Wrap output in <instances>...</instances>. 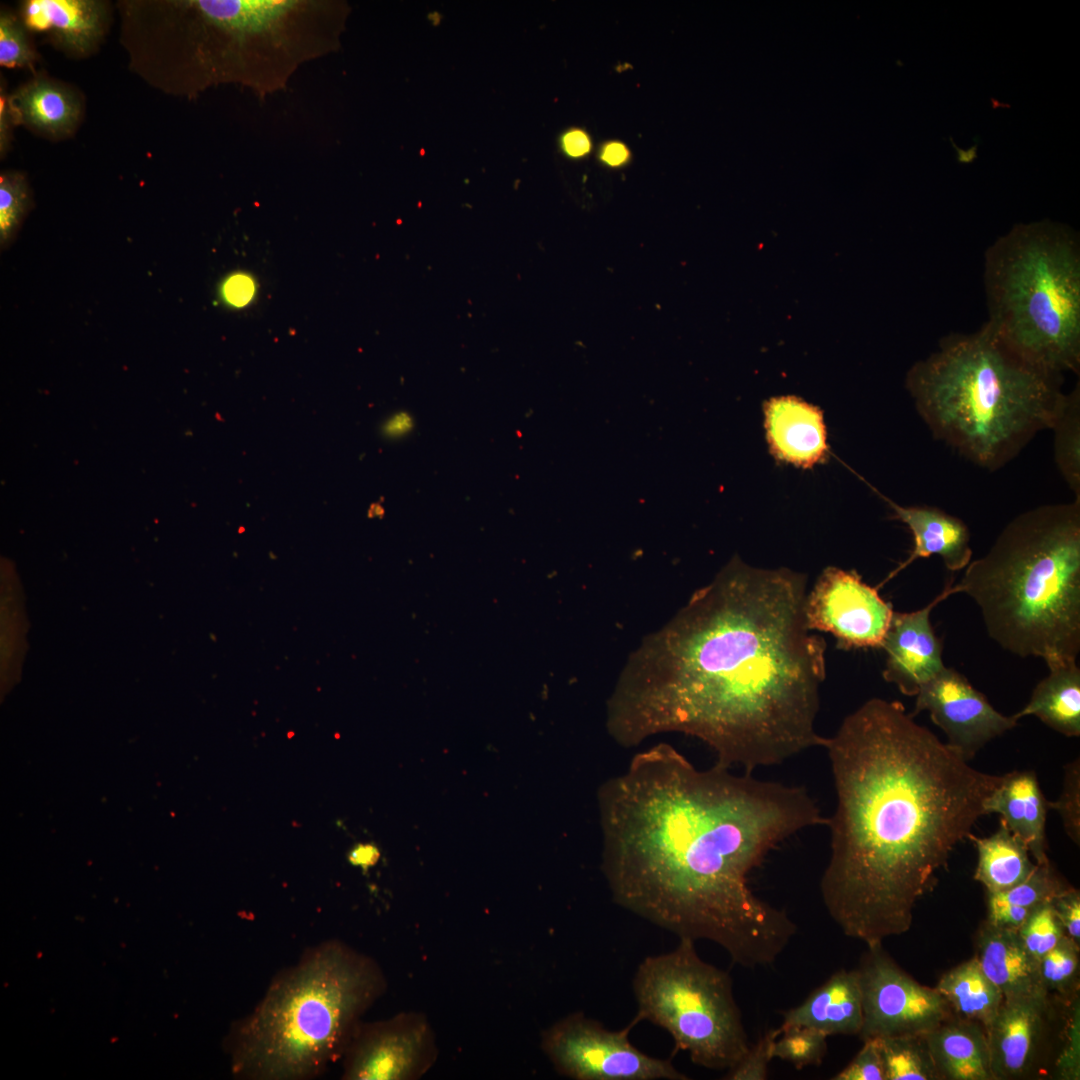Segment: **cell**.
<instances>
[{
    "mask_svg": "<svg viewBox=\"0 0 1080 1080\" xmlns=\"http://www.w3.org/2000/svg\"><path fill=\"white\" fill-rule=\"evenodd\" d=\"M696 768L668 743L638 752L597 791L601 871L613 901L745 968L771 965L796 933L750 873L781 842L827 825L801 786Z\"/></svg>",
    "mask_w": 1080,
    "mask_h": 1080,
    "instance_id": "6da1fadb",
    "label": "cell"
},
{
    "mask_svg": "<svg viewBox=\"0 0 1080 1080\" xmlns=\"http://www.w3.org/2000/svg\"><path fill=\"white\" fill-rule=\"evenodd\" d=\"M806 596L805 575L734 556L630 656L608 699L609 735L629 748L682 733L747 773L823 747L826 643L807 626Z\"/></svg>",
    "mask_w": 1080,
    "mask_h": 1080,
    "instance_id": "7a4b0ae2",
    "label": "cell"
},
{
    "mask_svg": "<svg viewBox=\"0 0 1080 1080\" xmlns=\"http://www.w3.org/2000/svg\"><path fill=\"white\" fill-rule=\"evenodd\" d=\"M836 808L820 881L841 931L867 946L907 932L1002 776L972 767L899 701L871 698L825 739Z\"/></svg>",
    "mask_w": 1080,
    "mask_h": 1080,
    "instance_id": "3957f363",
    "label": "cell"
},
{
    "mask_svg": "<svg viewBox=\"0 0 1080 1080\" xmlns=\"http://www.w3.org/2000/svg\"><path fill=\"white\" fill-rule=\"evenodd\" d=\"M131 69L165 93L239 85L259 98L340 45L335 0H157L118 4Z\"/></svg>",
    "mask_w": 1080,
    "mask_h": 1080,
    "instance_id": "277c9868",
    "label": "cell"
},
{
    "mask_svg": "<svg viewBox=\"0 0 1080 1080\" xmlns=\"http://www.w3.org/2000/svg\"><path fill=\"white\" fill-rule=\"evenodd\" d=\"M1062 376L1030 364L986 322L943 337L905 383L935 439L995 471L1051 429L1066 395Z\"/></svg>",
    "mask_w": 1080,
    "mask_h": 1080,
    "instance_id": "5b68a950",
    "label": "cell"
},
{
    "mask_svg": "<svg viewBox=\"0 0 1080 1080\" xmlns=\"http://www.w3.org/2000/svg\"><path fill=\"white\" fill-rule=\"evenodd\" d=\"M980 609L988 636L1022 658L1080 652V501L1014 517L956 583Z\"/></svg>",
    "mask_w": 1080,
    "mask_h": 1080,
    "instance_id": "8992f818",
    "label": "cell"
},
{
    "mask_svg": "<svg viewBox=\"0 0 1080 1080\" xmlns=\"http://www.w3.org/2000/svg\"><path fill=\"white\" fill-rule=\"evenodd\" d=\"M378 964L339 941L308 951L281 973L233 1036L244 1078L303 1080L343 1056L363 1013L384 993Z\"/></svg>",
    "mask_w": 1080,
    "mask_h": 1080,
    "instance_id": "52a82bcc",
    "label": "cell"
},
{
    "mask_svg": "<svg viewBox=\"0 0 1080 1080\" xmlns=\"http://www.w3.org/2000/svg\"><path fill=\"white\" fill-rule=\"evenodd\" d=\"M984 287L996 334L1050 373L1080 369V240L1050 220L1016 224L985 252Z\"/></svg>",
    "mask_w": 1080,
    "mask_h": 1080,
    "instance_id": "ba28073f",
    "label": "cell"
},
{
    "mask_svg": "<svg viewBox=\"0 0 1080 1080\" xmlns=\"http://www.w3.org/2000/svg\"><path fill=\"white\" fill-rule=\"evenodd\" d=\"M633 1018L667 1031L676 1051L711 1070H729L750 1043L727 972L702 960L695 941L680 938L670 952L647 956L632 981Z\"/></svg>",
    "mask_w": 1080,
    "mask_h": 1080,
    "instance_id": "9c48e42d",
    "label": "cell"
},
{
    "mask_svg": "<svg viewBox=\"0 0 1080 1080\" xmlns=\"http://www.w3.org/2000/svg\"><path fill=\"white\" fill-rule=\"evenodd\" d=\"M638 1024L611 1031L583 1012L556 1021L541 1037L554 1069L574 1080H687L669 1059L649 1056L629 1040Z\"/></svg>",
    "mask_w": 1080,
    "mask_h": 1080,
    "instance_id": "30bf717a",
    "label": "cell"
},
{
    "mask_svg": "<svg viewBox=\"0 0 1080 1080\" xmlns=\"http://www.w3.org/2000/svg\"><path fill=\"white\" fill-rule=\"evenodd\" d=\"M863 1023L858 1036L871 1038L925 1035L953 1013L935 988L919 984L883 950L868 946L860 968Z\"/></svg>",
    "mask_w": 1080,
    "mask_h": 1080,
    "instance_id": "8fae6325",
    "label": "cell"
},
{
    "mask_svg": "<svg viewBox=\"0 0 1080 1080\" xmlns=\"http://www.w3.org/2000/svg\"><path fill=\"white\" fill-rule=\"evenodd\" d=\"M438 1048L422 1013L359 1023L343 1054L346 1080H416L434 1065Z\"/></svg>",
    "mask_w": 1080,
    "mask_h": 1080,
    "instance_id": "7c38bea8",
    "label": "cell"
},
{
    "mask_svg": "<svg viewBox=\"0 0 1080 1080\" xmlns=\"http://www.w3.org/2000/svg\"><path fill=\"white\" fill-rule=\"evenodd\" d=\"M891 603L855 571L825 568L806 596L808 628L832 634L841 649L881 648L893 615Z\"/></svg>",
    "mask_w": 1080,
    "mask_h": 1080,
    "instance_id": "4fadbf2b",
    "label": "cell"
},
{
    "mask_svg": "<svg viewBox=\"0 0 1080 1080\" xmlns=\"http://www.w3.org/2000/svg\"><path fill=\"white\" fill-rule=\"evenodd\" d=\"M911 715L927 711L946 735L947 744L970 761L988 742L1017 726L1018 720L997 711L986 696L953 668L945 667L915 696Z\"/></svg>",
    "mask_w": 1080,
    "mask_h": 1080,
    "instance_id": "5bb4252c",
    "label": "cell"
},
{
    "mask_svg": "<svg viewBox=\"0 0 1080 1080\" xmlns=\"http://www.w3.org/2000/svg\"><path fill=\"white\" fill-rule=\"evenodd\" d=\"M959 593L952 579L925 607L912 612H893L881 648L886 652L883 678L906 696H916L921 687L946 666L942 642L936 636L930 614L949 596Z\"/></svg>",
    "mask_w": 1080,
    "mask_h": 1080,
    "instance_id": "9a60e30c",
    "label": "cell"
},
{
    "mask_svg": "<svg viewBox=\"0 0 1080 1080\" xmlns=\"http://www.w3.org/2000/svg\"><path fill=\"white\" fill-rule=\"evenodd\" d=\"M19 16L27 30L46 33L74 57L94 52L111 20L109 4L97 0H27Z\"/></svg>",
    "mask_w": 1080,
    "mask_h": 1080,
    "instance_id": "2e32d148",
    "label": "cell"
},
{
    "mask_svg": "<svg viewBox=\"0 0 1080 1080\" xmlns=\"http://www.w3.org/2000/svg\"><path fill=\"white\" fill-rule=\"evenodd\" d=\"M763 411L769 451L777 461L802 468L826 461L829 446L819 407L789 395L768 399Z\"/></svg>",
    "mask_w": 1080,
    "mask_h": 1080,
    "instance_id": "e0dca14e",
    "label": "cell"
},
{
    "mask_svg": "<svg viewBox=\"0 0 1080 1080\" xmlns=\"http://www.w3.org/2000/svg\"><path fill=\"white\" fill-rule=\"evenodd\" d=\"M1048 1006L1049 999L1003 1000L985 1030L994 1080L1020 1078L1030 1069Z\"/></svg>",
    "mask_w": 1080,
    "mask_h": 1080,
    "instance_id": "ac0fdd59",
    "label": "cell"
},
{
    "mask_svg": "<svg viewBox=\"0 0 1080 1080\" xmlns=\"http://www.w3.org/2000/svg\"><path fill=\"white\" fill-rule=\"evenodd\" d=\"M974 957L1004 1001L1049 999L1041 980L1039 961L1027 952L1016 931L986 920L976 936Z\"/></svg>",
    "mask_w": 1080,
    "mask_h": 1080,
    "instance_id": "d6986e66",
    "label": "cell"
},
{
    "mask_svg": "<svg viewBox=\"0 0 1080 1080\" xmlns=\"http://www.w3.org/2000/svg\"><path fill=\"white\" fill-rule=\"evenodd\" d=\"M887 502L894 518L903 522L913 536V549L877 588L920 558L938 555L950 571L965 569L972 560L970 532L960 518L931 506H902L878 493Z\"/></svg>",
    "mask_w": 1080,
    "mask_h": 1080,
    "instance_id": "ffe728a7",
    "label": "cell"
},
{
    "mask_svg": "<svg viewBox=\"0 0 1080 1080\" xmlns=\"http://www.w3.org/2000/svg\"><path fill=\"white\" fill-rule=\"evenodd\" d=\"M1048 809L1035 772L1028 770L1003 775L984 802L985 814H999L1038 864L1049 862L1045 830Z\"/></svg>",
    "mask_w": 1080,
    "mask_h": 1080,
    "instance_id": "44dd1931",
    "label": "cell"
},
{
    "mask_svg": "<svg viewBox=\"0 0 1080 1080\" xmlns=\"http://www.w3.org/2000/svg\"><path fill=\"white\" fill-rule=\"evenodd\" d=\"M863 1023L862 989L857 969H841L799 1005L783 1013L781 1027L807 1026L829 1036L858 1035Z\"/></svg>",
    "mask_w": 1080,
    "mask_h": 1080,
    "instance_id": "7402d4cb",
    "label": "cell"
},
{
    "mask_svg": "<svg viewBox=\"0 0 1080 1080\" xmlns=\"http://www.w3.org/2000/svg\"><path fill=\"white\" fill-rule=\"evenodd\" d=\"M941 1079L994 1080L985 1029L955 1017L925 1034Z\"/></svg>",
    "mask_w": 1080,
    "mask_h": 1080,
    "instance_id": "603a6c76",
    "label": "cell"
},
{
    "mask_svg": "<svg viewBox=\"0 0 1080 1080\" xmlns=\"http://www.w3.org/2000/svg\"><path fill=\"white\" fill-rule=\"evenodd\" d=\"M1049 673L1034 688L1029 702L1012 715L1019 721L1036 716L1066 737L1080 736V669L1075 657L1044 660Z\"/></svg>",
    "mask_w": 1080,
    "mask_h": 1080,
    "instance_id": "cb8c5ba5",
    "label": "cell"
},
{
    "mask_svg": "<svg viewBox=\"0 0 1080 1080\" xmlns=\"http://www.w3.org/2000/svg\"><path fill=\"white\" fill-rule=\"evenodd\" d=\"M14 123L50 137L73 132L81 116V103L68 87L42 76L19 87L8 97Z\"/></svg>",
    "mask_w": 1080,
    "mask_h": 1080,
    "instance_id": "d4e9b609",
    "label": "cell"
},
{
    "mask_svg": "<svg viewBox=\"0 0 1080 1080\" xmlns=\"http://www.w3.org/2000/svg\"><path fill=\"white\" fill-rule=\"evenodd\" d=\"M977 850L978 861L974 879L988 894L1008 890L1024 881L1037 863L1030 858L1025 843L1000 820L998 829L990 836H968Z\"/></svg>",
    "mask_w": 1080,
    "mask_h": 1080,
    "instance_id": "484cf974",
    "label": "cell"
},
{
    "mask_svg": "<svg viewBox=\"0 0 1080 1080\" xmlns=\"http://www.w3.org/2000/svg\"><path fill=\"white\" fill-rule=\"evenodd\" d=\"M935 989L955 1018L977 1023L985 1030L1003 1002L1000 990L985 975L975 957L945 973Z\"/></svg>",
    "mask_w": 1080,
    "mask_h": 1080,
    "instance_id": "4316f807",
    "label": "cell"
},
{
    "mask_svg": "<svg viewBox=\"0 0 1080 1080\" xmlns=\"http://www.w3.org/2000/svg\"><path fill=\"white\" fill-rule=\"evenodd\" d=\"M1051 430L1056 466L1075 499L1080 501V386L1066 393Z\"/></svg>",
    "mask_w": 1080,
    "mask_h": 1080,
    "instance_id": "83f0119b",
    "label": "cell"
},
{
    "mask_svg": "<svg viewBox=\"0 0 1080 1080\" xmlns=\"http://www.w3.org/2000/svg\"><path fill=\"white\" fill-rule=\"evenodd\" d=\"M886 1080H939L925 1035L878 1038Z\"/></svg>",
    "mask_w": 1080,
    "mask_h": 1080,
    "instance_id": "f1b7e54d",
    "label": "cell"
},
{
    "mask_svg": "<svg viewBox=\"0 0 1080 1080\" xmlns=\"http://www.w3.org/2000/svg\"><path fill=\"white\" fill-rule=\"evenodd\" d=\"M1039 969L1048 995L1057 993L1066 1002L1078 996L1079 945L1068 936L1039 961Z\"/></svg>",
    "mask_w": 1080,
    "mask_h": 1080,
    "instance_id": "f546056e",
    "label": "cell"
},
{
    "mask_svg": "<svg viewBox=\"0 0 1080 1080\" xmlns=\"http://www.w3.org/2000/svg\"><path fill=\"white\" fill-rule=\"evenodd\" d=\"M1069 887L1054 872L1050 862L1037 863L1033 872L1021 883L1008 890L988 894V902L1035 909L1051 903Z\"/></svg>",
    "mask_w": 1080,
    "mask_h": 1080,
    "instance_id": "4dcf8cb0",
    "label": "cell"
},
{
    "mask_svg": "<svg viewBox=\"0 0 1080 1080\" xmlns=\"http://www.w3.org/2000/svg\"><path fill=\"white\" fill-rule=\"evenodd\" d=\"M781 1027V1026H780ZM773 1056L800 1070L819 1066L827 1053V1038L823 1032L807 1026L781 1027Z\"/></svg>",
    "mask_w": 1080,
    "mask_h": 1080,
    "instance_id": "1f68e13d",
    "label": "cell"
},
{
    "mask_svg": "<svg viewBox=\"0 0 1080 1080\" xmlns=\"http://www.w3.org/2000/svg\"><path fill=\"white\" fill-rule=\"evenodd\" d=\"M1017 933L1024 948L1037 961L1066 935L1051 903L1035 908Z\"/></svg>",
    "mask_w": 1080,
    "mask_h": 1080,
    "instance_id": "d6a6232c",
    "label": "cell"
},
{
    "mask_svg": "<svg viewBox=\"0 0 1080 1080\" xmlns=\"http://www.w3.org/2000/svg\"><path fill=\"white\" fill-rule=\"evenodd\" d=\"M29 188L23 174L4 172L0 177V242L6 246L15 235L29 206Z\"/></svg>",
    "mask_w": 1080,
    "mask_h": 1080,
    "instance_id": "836d02e7",
    "label": "cell"
},
{
    "mask_svg": "<svg viewBox=\"0 0 1080 1080\" xmlns=\"http://www.w3.org/2000/svg\"><path fill=\"white\" fill-rule=\"evenodd\" d=\"M20 16L8 11L0 15V64L8 68L32 67L36 55Z\"/></svg>",
    "mask_w": 1080,
    "mask_h": 1080,
    "instance_id": "e575fe53",
    "label": "cell"
},
{
    "mask_svg": "<svg viewBox=\"0 0 1080 1080\" xmlns=\"http://www.w3.org/2000/svg\"><path fill=\"white\" fill-rule=\"evenodd\" d=\"M781 1027L768 1030L754 1044H750L743 1057L723 1077L726 1080H765L769 1064L774 1059V1045L781 1034Z\"/></svg>",
    "mask_w": 1080,
    "mask_h": 1080,
    "instance_id": "d590c367",
    "label": "cell"
},
{
    "mask_svg": "<svg viewBox=\"0 0 1080 1080\" xmlns=\"http://www.w3.org/2000/svg\"><path fill=\"white\" fill-rule=\"evenodd\" d=\"M1048 807L1057 811L1065 831L1077 845L1080 842V762L1079 758L1065 766L1063 789L1058 800L1048 801Z\"/></svg>",
    "mask_w": 1080,
    "mask_h": 1080,
    "instance_id": "8d00e7d4",
    "label": "cell"
},
{
    "mask_svg": "<svg viewBox=\"0 0 1080 1080\" xmlns=\"http://www.w3.org/2000/svg\"><path fill=\"white\" fill-rule=\"evenodd\" d=\"M850 1063L833 1080H886L884 1060L878 1038L867 1039Z\"/></svg>",
    "mask_w": 1080,
    "mask_h": 1080,
    "instance_id": "74e56055",
    "label": "cell"
},
{
    "mask_svg": "<svg viewBox=\"0 0 1080 1080\" xmlns=\"http://www.w3.org/2000/svg\"><path fill=\"white\" fill-rule=\"evenodd\" d=\"M1070 1015L1065 1029V1040L1056 1066L1059 1076L1064 1079L1076 1080L1080 1076L1079 1058V1001L1078 996L1070 1002Z\"/></svg>",
    "mask_w": 1080,
    "mask_h": 1080,
    "instance_id": "f35d334b",
    "label": "cell"
},
{
    "mask_svg": "<svg viewBox=\"0 0 1080 1080\" xmlns=\"http://www.w3.org/2000/svg\"><path fill=\"white\" fill-rule=\"evenodd\" d=\"M1051 905L1059 919L1066 936L1077 945L1080 944V893L1069 887L1052 901Z\"/></svg>",
    "mask_w": 1080,
    "mask_h": 1080,
    "instance_id": "ab89813d",
    "label": "cell"
},
{
    "mask_svg": "<svg viewBox=\"0 0 1080 1080\" xmlns=\"http://www.w3.org/2000/svg\"><path fill=\"white\" fill-rule=\"evenodd\" d=\"M254 293L253 281L242 274L231 276L223 286V295L228 303L241 307L247 304Z\"/></svg>",
    "mask_w": 1080,
    "mask_h": 1080,
    "instance_id": "60d3db41",
    "label": "cell"
},
{
    "mask_svg": "<svg viewBox=\"0 0 1080 1080\" xmlns=\"http://www.w3.org/2000/svg\"><path fill=\"white\" fill-rule=\"evenodd\" d=\"M380 856L381 852L374 843H357L349 850L347 859L353 866L367 870L377 864Z\"/></svg>",
    "mask_w": 1080,
    "mask_h": 1080,
    "instance_id": "b9f144b4",
    "label": "cell"
},
{
    "mask_svg": "<svg viewBox=\"0 0 1080 1080\" xmlns=\"http://www.w3.org/2000/svg\"><path fill=\"white\" fill-rule=\"evenodd\" d=\"M562 145L565 152L572 157L583 156L590 149L589 138L581 130L567 132L562 139Z\"/></svg>",
    "mask_w": 1080,
    "mask_h": 1080,
    "instance_id": "7bdbcfd3",
    "label": "cell"
},
{
    "mask_svg": "<svg viewBox=\"0 0 1080 1080\" xmlns=\"http://www.w3.org/2000/svg\"><path fill=\"white\" fill-rule=\"evenodd\" d=\"M12 123H14V121L10 111L8 97L2 92L0 99V148L2 153L7 149L9 129Z\"/></svg>",
    "mask_w": 1080,
    "mask_h": 1080,
    "instance_id": "ee69618b",
    "label": "cell"
},
{
    "mask_svg": "<svg viewBox=\"0 0 1080 1080\" xmlns=\"http://www.w3.org/2000/svg\"><path fill=\"white\" fill-rule=\"evenodd\" d=\"M413 427L411 417L406 413L396 414L390 418L383 427V431L390 437H397L409 432Z\"/></svg>",
    "mask_w": 1080,
    "mask_h": 1080,
    "instance_id": "f6af8a7d",
    "label": "cell"
},
{
    "mask_svg": "<svg viewBox=\"0 0 1080 1080\" xmlns=\"http://www.w3.org/2000/svg\"><path fill=\"white\" fill-rule=\"evenodd\" d=\"M628 155V150L622 143L611 142L604 147L601 158L607 164L617 166L624 163Z\"/></svg>",
    "mask_w": 1080,
    "mask_h": 1080,
    "instance_id": "bcb514c9",
    "label": "cell"
}]
</instances>
